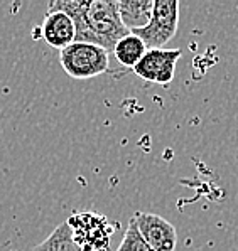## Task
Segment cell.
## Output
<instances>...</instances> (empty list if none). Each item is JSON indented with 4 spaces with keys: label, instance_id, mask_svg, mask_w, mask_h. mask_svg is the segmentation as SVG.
<instances>
[{
    "label": "cell",
    "instance_id": "cell-1",
    "mask_svg": "<svg viewBox=\"0 0 238 251\" xmlns=\"http://www.w3.org/2000/svg\"><path fill=\"white\" fill-rule=\"evenodd\" d=\"M49 10L68 14L75 22V42H88L113 52L122 37L129 36L118 15L115 0H54L49 2Z\"/></svg>",
    "mask_w": 238,
    "mask_h": 251
},
{
    "label": "cell",
    "instance_id": "cell-2",
    "mask_svg": "<svg viewBox=\"0 0 238 251\" xmlns=\"http://www.w3.org/2000/svg\"><path fill=\"white\" fill-rule=\"evenodd\" d=\"M64 73L75 79H91L108 71L110 57L103 48L88 42H73L59 51Z\"/></svg>",
    "mask_w": 238,
    "mask_h": 251
},
{
    "label": "cell",
    "instance_id": "cell-3",
    "mask_svg": "<svg viewBox=\"0 0 238 251\" xmlns=\"http://www.w3.org/2000/svg\"><path fill=\"white\" fill-rule=\"evenodd\" d=\"M179 2L178 0H154V9L149 24L133 30L147 49H164L178 32Z\"/></svg>",
    "mask_w": 238,
    "mask_h": 251
},
{
    "label": "cell",
    "instance_id": "cell-4",
    "mask_svg": "<svg viewBox=\"0 0 238 251\" xmlns=\"http://www.w3.org/2000/svg\"><path fill=\"white\" fill-rule=\"evenodd\" d=\"M68 225L73 229L76 245L81 251H106L110 248L108 221L97 212H81L70 218Z\"/></svg>",
    "mask_w": 238,
    "mask_h": 251
},
{
    "label": "cell",
    "instance_id": "cell-5",
    "mask_svg": "<svg viewBox=\"0 0 238 251\" xmlns=\"http://www.w3.org/2000/svg\"><path fill=\"white\" fill-rule=\"evenodd\" d=\"M181 49H147L133 73L144 81L154 84H169L174 79L176 63L179 61Z\"/></svg>",
    "mask_w": 238,
    "mask_h": 251
},
{
    "label": "cell",
    "instance_id": "cell-6",
    "mask_svg": "<svg viewBox=\"0 0 238 251\" xmlns=\"http://www.w3.org/2000/svg\"><path fill=\"white\" fill-rule=\"evenodd\" d=\"M133 219L137 223L142 238L145 239L152 251H174L178 246L176 227L159 214L152 212H135Z\"/></svg>",
    "mask_w": 238,
    "mask_h": 251
},
{
    "label": "cell",
    "instance_id": "cell-7",
    "mask_svg": "<svg viewBox=\"0 0 238 251\" xmlns=\"http://www.w3.org/2000/svg\"><path fill=\"white\" fill-rule=\"evenodd\" d=\"M41 36L46 44L61 51L75 42V22L68 14L59 10H48V15L41 25Z\"/></svg>",
    "mask_w": 238,
    "mask_h": 251
},
{
    "label": "cell",
    "instance_id": "cell-8",
    "mask_svg": "<svg viewBox=\"0 0 238 251\" xmlns=\"http://www.w3.org/2000/svg\"><path fill=\"white\" fill-rule=\"evenodd\" d=\"M117 5L122 24L129 32H133L149 24L154 9V0H120Z\"/></svg>",
    "mask_w": 238,
    "mask_h": 251
},
{
    "label": "cell",
    "instance_id": "cell-9",
    "mask_svg": "<svg viewBox=\"0 0 238 251\" xmlns=\"http://www.w3.org/2000/svg\"><path fill=\"white\" fill-rule=\"evenodd\" d=\"M147 52V48L142 42L140 37H137L135 34L130 32L129 36L122 37L120 41L115 44L113 54L117 57V61L125 68H135L139 64V61L144 57V54Z\"/></svg>",
    "mask_w": 238,
    "mask_h": 251
},
{
    "label": "cell",
    "instance_id": "cell-10",
    "mask_svg": "<svg viewBox=\"0 0 238 251\" xmlns=\"http://www.w3.org/2000/svg\"><path fill=\"white\" fill-rule=\"evenodd\" d=\"M34 251H81V248L76 245L73 229L66 221L57 226L41 245L34 248Z\"/></svg>",
    "mask_w": 238,
    "mask_h": 251
},
{
    "label": "cell",
    "instance_id": "cell-11",
    "mask_svg": "<svg viewBox=\"0 0 238 251\" xmlns=\"http://www.w3.org/2000/svg\"><path fill=\"white\" fill-rule=\"evenodd\" d=\"M117 251H152L151 246L145 243V239L142 238L139 227H137L135 219H130L129 226L125 229L124 239H122L120 246L117 248Z\"/></svg>",
    "mask_w": 238,
    "mask_h": 251
}]
</instances>
